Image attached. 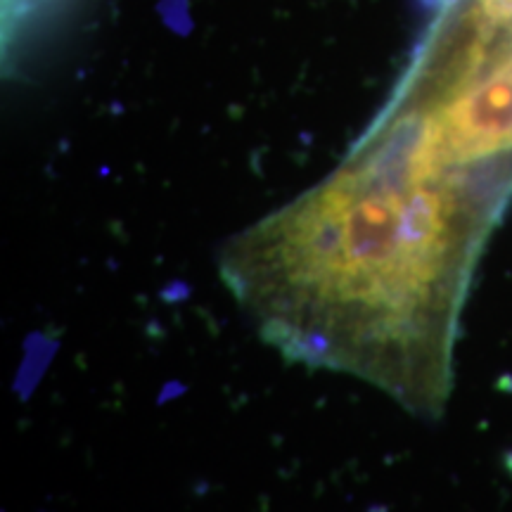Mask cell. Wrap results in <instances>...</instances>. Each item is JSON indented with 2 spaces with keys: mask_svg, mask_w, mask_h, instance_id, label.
I'll return each mask as SVG.
<instances>
[{
  "mask_svg": "<svg viewBox=\"0 0 512 512\" xmlns=\"http://www.w3.org/2000/svg\"><path fill=\"white\" fill-rule=\"evenodd\" d=\"M510 197V183L439 164L377 117L325 181L235 235L219 273L287 361L356 377L434 420L472 275Z\"/></svg>",
  "mask_w": 512,
  "mask_h": 512,
  "instance_id": "cell-1",
  "label": "cell"
}]
</instances>
